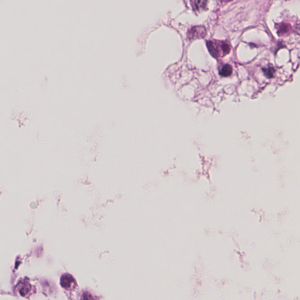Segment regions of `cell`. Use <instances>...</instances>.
I'll use <instances>...</instances> for the list:
<instances>
[{"mask_svg":"<svg viewBox=\"0 0 300 300\" xmlns=\"http://www.w3.org/2000/svg\"><path fill=\"white\" fill-rule=\"evenodd\" d=\"M207 47L210 54L215 58L223 57L228 54L230 51L228 43L221 41H208Z\"/></svg>","mask_w":300,"mask_h":300,"instance_id":"obj_1","label":"cell"},{"mask_svg":"<svg viewBox=\"0 0 300 300\" xmlns=\"http://www.w3.org/2000/svg\"><path fill=\"white\" fill-rule=\"evenodd\" d=\"M206 30L202 26H196L192 28L188 32V36L190 39L202 38L205 37Z\"/></svg>","mask_w":300,"mask_h":300,"instance_id":"obj_2","label":"cell"},{"mask_svg":"<svg viewBox=\"0 0 300 300\" xmlns=\"http://www.w3.org/2000/svg\"><path fill=\"white\" fill-rule=\"evenodd\" d=\"M75 282L73 277L68 274H64L61 279V284L63 288L66 289H71L75 284Z\"/></svg>","mask_w":300,"mask_h":300,"instance_id":"obj_3","label":"cell"},{"mask_svg":"<svg viewBox=\"0 0 300 300\" xmlns=\"http://www.w3.org/2000/svg\"><path fill=\"white\" fill-rule=\"evenodd\" d=\"M276 28L277 33L280 36L287 35L288 34L290 33L291 30V27L288 24L284 23L277 25H276Z\"/></svg>","mask_w":300,"mask_h":300,"instance_id":"obj_4","label":"cell"},{"mask_svg":"<svg viewBox=\"0 0 300 300\" xmlns=\"http://www.w3.org/2000/svg\"><path fill=\"white\" fill-rule=\"evenodd\" d=\"M232 68L229 65H224L222 66L219 70V74L224 77H228L232 73Z\"/></svg>","mask_w":300,"mask_h":300,"instance_id":"obj_5","label":"cell"},{"mask_svg":"<svg viewBox=\"0 0 300 300\" xmlns=\"http://www.w3.org/2000/svg\"><path fill=\"white\" fill-rule=\"evenodd\" d=\"M19 291L22 296L27 295L31 291V285L27 282H24L20 285Z\"/></svg>","mask_w":300,"mask_h":300,"instance_id":"obj_6","label":"cell"},{"mask_svg":"<svg viewBox=\"0 0 300 300\" xmlns=\"http://www.w3.org/2000/svg\"><path fill=\"white\" fill-rule=\"evenodd\" d=\"M263 72H264L265 76L269 79L273 78L274 76V74L276 70L273 67L269 66L267 68H264L263 69Z\"/></svg>","mask_w":300,"mask_h":300,"instance_id":"obj_7","label":"cell"},{"mask_svg":"<svg viewBox=\"0 0 300 300\" xmlns=\"http://www.w3.org/2000/svg\"><path fill=\"white\" fill-rule=\"evenodd\" d=\"M192 5L197 9H199L200 8H204L206 6V4L207 3V1H192Z\"/></svg>","mask_w":300,"mask_h":300,"instance_id":"obj_8","label":"cell"},{"mask_svg":"<svg viewBox=\"0 0 300 300\" xmlns=\"http://www.w3.org/2000/svg\"><path fill=\"white\" fill-rule=\"evenodd\" d=\"M82 300H94V298L90 293L86 292L83 294Z\"/></svg>","mask_w":300,"mask_h":300,"instance_id":"obj_9","label":"cell"},{"mask_svg":"<svg viewBox=\"0 0 300 300\" xmlns=\"http://www.w3.org/2000/svg\"><path fill=\"white\" fill-rule=\"evenodd\" d=\"M295 30L297 34L300 35V23L295 26Z\"/></svg>","mask_w":300,"mask_h":300,"instance_id":"obj_10","label":"cell"}]
</instances>
